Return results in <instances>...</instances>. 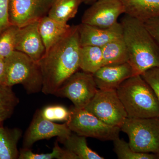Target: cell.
<instances>
[{
  "mask_svg": "<svg viewBox=\"0 0 159 159\" xmlns=\"http://www.w3.org/2000/svg\"><path fill=\"white\" fill-rule=\"evenodd\" d=\"M78 26H72L64 37L46 51L38 61L43 78L41 92L54 95L80 69V49Z\"/></svg>",
  "mask_w": 159,
  "mask_h": 159,
  "instance_id": "6da1fadb",
  "label": "cell"
},
{
  "mask_svg": "<svg viewBox=\"0 0 159 159\" xmlns=\"http://www.w3.org/2000/svg\"><path fill=\"white\" fill-rule=\"evenodd\" d=\"M120 23L134 76L141 75L149 69L159 66V44L144 22L125 14Z\"/></svg>",
  "mask_w": 159,
  "mask_h": 159,
  "instance_id": "7a4b0ae2",
  "label": "cell"
},
{
  "mask_svg": "<svg viewBox=\"0 0 159 159\" xmlns=\"http://www.w3.org/2000/svg\"><path fill=\"white\" fill-rule=\"evenodd\" d=\"M116 91L127 118H159L158 100L142 75H134L126 79Z\"/></svg>",
  "mask_w": 159,
  "mask_h": 159,
  "instance_id": "3957f363",
  "label": "cell"
},
{
  "mask_svg": "<svg viewBox=\"0 0 159 159\" xmlns=\"http://www.w3.org/2000/svg\"><path fill=\"white\" fill-rule=\"evenodd\" d=\"M5 60V85L12 87L22 84L28 94L37 93L41 91L43 78L38 62L17 51H15Z\"/></svg>",
  "mask_w": 159,
  "mask_h": 159,
  "instance_id": "277c9868",
  "label": "cell"
},
{
  "mask_svg": "<svg viewBox=\"0 0 159 159\" xmlns=\"http://www.w3.org/2000/svg\"><path fill=\"white\" fill-rule=\"evenodd\" d=\"M120 129L128 135L133 150L159 154V118H127Z\"/></svg>",
  "mask_w": 159,
  "mask_h": 159,
  "instance_id": "5b68a950",
  "label": "cell"
},
{
  "mask_svg": "<svg viewBox=\"0 0 159 159\" xmlns=\"http://www.w3.org/2000/svg\"><path fill=\"white\" fill-rule=\"evenodd\" d=\"M66 122L71 131L80 136L94 138L101 141H113L119 137L120 127L108 125L85 108L74 107Z\"/></svg>",
  "mask_w": 159,
  "mask_h": 159,
  "instance_id": "8992f818",
  "label": "cell"
},
{
  "mask_svg": "<svg viewBox=\"0 0 159 159\" xmlns=\"http://www.w3.org/2000/svg\"><path fill=\"white\" fill-rule=\"evenodd\" d=\"M85 109L107 124L120 128L127 118L126 111L115 89H98Z\"/></svg>",
  "mask_w": 159,
  "mask_h": 159,
  "instance_id": "52a82bcc",
  "label": "cell"
},
{
  "mask_svg": "<svg viewBox=\"0 0 159 159\" xmlns=\"http://www.w3.org/2000/svg\"><path fill=\"white\" fill-rule=\"evenodd\" d=\"M98 89L93 74L77 71L62 84L54 95L70 99L75 108H85Z\"/></svg>",
  "mask_w": 159,
  "mask_h": 159,
  "instance_id": "ba28073f",
  "label": "cell"
},
{
  "mask_svg": "<svg viewBox=\"0 0 159 159\" xmlns=\"http://www.w3.org/2000/svg\"><path fill=\"white\" fill-rule=\"evenodd\" d=\"M54 0H9V20L12 25L24 27L48 15Z\"/></svg>",
  "mask_w": 159,
  "mask_h": 159,
  "instance_id": "9c48e42d",
  "label": "cell"
},
{
  "mask_svg": "<svg viewBox=\"0 0 159 159\" xmlns=\"http://www.w3.org/2000/svg\"><path fill=\"white\" fill-rule=\"evenodd\" d=\"M125 14L120 0H98L84 11L81 23L107 29L118 23L120 15Z\"/></svg>",
  "mask_w": 159,
  "mask_h": 159,
  "instance_id": "30bf717a",
  "label": "cell"
},
{
  "mask_svg": "<svg viewBox=\"0 0 159 159\" xmlns=\"http://www.w3.org/2000/svg\"><path fill=\"white\" fill-rule=\"evenodd\" d=\"M72 133L66 122L57 124L45 119L41 115L39 110H38L24 135L23 148L31 149L38 141L55 137L66 138Z\"/></svg>",
  "mask_w": 159,
  "mask_h": 159,
  "instance_id": "8fae6325",
  "label": "cell"
},
{
  "mask_svg": "<svg viewBox=\"0 0 159 159\" xmlns=\"http://www.w3.org/2000/svg\"><path fill=\"white\" fill-rule=\"evenodd\" d=\"M39 20L18 28L15 50L22 52L38 62L44 55L46 48L39 29Z\"/></svg>",
  "mask_w": 159,
  "mask_h": 159,
  "instance_id": "7c38bea8",
  "label": "cell"
},
{
  "mask_svg": "<svg viewBox=\"0 0 159 159\" xmlns=\"http://www.w3.org/2000/svg\"><path fill=\"white\" fill-rule=\"evenodd\" d=\"M78 26L80 46L102 48L108 43L122 37V28L120 22L107 29H102L80 23Z\"/></svg>",
  "mask_w": 159,
  "mask_h": 159,
  "instance_id": "4fadbf2b",
  "label": "cell"
},
{
  "mask_svg": "<svg viewBox=\"0 0 159 159\" xmlns=\"http://www.w3.org/2000/svg\"><path fill=\"white\" fill-rule=\"evenodd\" d=\"M93 75L99 89H116L122 83L134 76V74L131 66L128 62H126L103 66Z\"/></svg>",
  "mask_w": 159,
  "mask_h": 159,
  "instance_id": "5bb4252c",
  "label": "cell"
},
{
  "mask_svg": "<svg viewBox=\"0 0 159 159\" xmlns=\"http://www.w3.org/2000/svg\"><path fill=\"white\" fill-rule=\"evenodd\" d=\"M72 26L60 22L48 15L39 20V29L46 51L68 33Z\"/></svg>",
  "mask_w": 159,
  "mask_h": 159,
  "instance_id": "9a60e30c",
  "label": "cell"
},
{
  "mask_svg": "<svg viewBox=\"0 0 159 159\" xmlns=\"http://www.w3.org/2000/svg\"><path fill=\"white\" fill-rule=\"evenodd\" d=\"M125 14L144 22L159 16V0H120Z\"/></svg>",
  "mask_w": 159,
  "mask_h": 159,
  "instance_id": "2e32d148",
  "label": "cell"
},
{
  "mask_svg": "<svg viewBox=\"0 0 159 159\" xmlns=\"http://www.w3.org/2000/svg\"><path fill=\"white\" fill-rule=\"evenodd\" d=\"M22 136L20 129L0 125V159H18L17 145Z\"/></svg>",
  "mask_w": 159,
  "mask_h": 159,
  "instance_id": "e0dca14e",
  "label": "cell"
},
{
  "mask_svg": "<svg viewBox=\"0 0 159 159\" xmlns=\"http://www.w3.org/2000/svg\"><path fill=\"white\" fill-rule=\"evenodd\" d=\"M57 141L64 145L66 148L75 154L79 159H104L89 147L86 137L72 133L66 138H57Z\"/></svg>",
  "mask_w": 159,
  "mask_h": 159,
  "instance_id": "ac0fdd59",
  "label": "cell"
},
{
  "mask_svg": "<svg viewBox=\"0 0 159 159\" xmlns=\"http://www.w3.org/2000/svg\"><path fill=\"white\" fill-rule=\"evenodd\" d=\"M82 0H54L48 16L60 22L67 23L75 17Z\"/></svg>",
  "mask_w": 159,
  "mask_h": 159,
  "instance_id": "d6986e66",
  "label": "cell"
},
{
  "mask_svg": "<svg viewBox=\"0 0 159 159\" xmlns=\"http://www.w3.org/2000/svg\"><path fill=\"white\" fill-rule=\"evenodd\" d=\"M103 66L128 62V54L122 37L106 44L102 48Z\"/></svg>",
  "mask_w": 159,
  "mask_h": 159,
  "instance_id": "ffe728a7",
  "label": "cell"
},
{
  "mask_svg": "<svg viewBox=\"0 0 159 159\" xmlns=\"http://www.w3.org/2000/svg\"><path fill=\"white\" fill-rule=\"evenodd\" d=\"M103 66L102 48L86 46L80 47V69L93 74Z\"/></svg>",
  "mask_w": 159,
  "mask_h": 159,
  "instance_id": "44dd1931",
  "label": "cell"
},
{
  "mask_svg": "<svg viewBox=\"0 0 159 159\" xmlns=\"http://www.w3.org/2000/svg\"><path fill=\"white\" fill-rule=\"evenodd\" d=\"M19 102L12 87L0 85V125L11 116Z\"/></svg>",
  "mask_w": 159,
  "mask_h": 159,
  "instance_id": "7402d4cb",
  "label": "cell"
},
{
  "mask_svg": "<svg viewBox=\"0 0 159 159\" xmlns=\"http://www.w3.org/2000/svg\"><path fill=\"white\" fill-rule=\"evenodd\" d=\"M79 159L75 154L66 148L63 149L60 147L57 141L54 144L51 152L35 153L31 149L22 148L20 151L18 159Z\"/></svg>",
  "mask_w": 159,
  "mask_h": 159,
  "instance_id": "603a6c76",
  "label": "cell"
},
{
  "mask_svg": "<svg viewBox=\"0 0 159 159\" xmlns=\"http://www.w3.org/2000/svg\"><path fill=\"white\" fill-rule=\"evenodd\" d=\"M114 142V150L119 159H157L159 154L145 153L135 151L132 149L129 143L119 137L115 139Z\"/></svg>",
  "mask_w": 159,
  "mask_h": 159,
  "instance_id": "cb8c5ba5",
  "label": "cell"
},
{
  "mask_svg": "<svg viewBox=\"0 0 159 159\" xmlns=\"http://www.w3.org/2000/svg\"><path fill=\"white\" fill-rule=\"evenodd\" d=\"M18 29L16 26L11 25L0 34V58L5 59L16 51Z\"/></svg>",
  "mask_w": 159,
  "mask_h": 159,
  "instance_id": "d4e9b609",
  "label": "cell"
},
{
  "mask_svg": "<svg viewBox=\"0 0 159 159\" xmlns=\"http://www.w3.org/2000/svg\"><path fill=\"white\" fill-rule=\"evenodd\" d=\"M39 111L43 118L53 122H66L70 114V110L64 106L57 104L47 106Z\"/></svg>",
  "mask_w": 159,
  "mask_h": 159,
  "instance_id": "484cf974",
  "label": "cell"
},
{
  "mask_svg": "<svg viewBox=\"0 0 159 159\" xmlns=\"http://www.w3.org/2000/svg\"><path fill=\"white\" fill-rule=\"evenodd\" d=\"M141 75L152 89L159 102V66L149 69Z\"/></svg>",
  "mask_w": 159,
  "mask_h": 159,
  "instance_id": "4316f807",
  "label": "cell"
},
{
  "mask_svg": "<svg viewBox=\"0 0 159 159\" xmlns=\"http://www.w3.org/2000/svg\"><path fill=\"white\" fill-rule=\"evenodd\" d=\"M9 0H0V34L11 25L9 20Z\"/></svg>",
  "mask_w": 159,
  "mask_h": 159,
  "instance_id": "83f0119b",
  "label": "cell"
},
{
  "mask_svg": "<svg viewBox=\"0 0 159 159\" xmlns=\"http://www.w3.org/2000/svg\"><path fill=\"white\" fill-rule=\"evenodd\" d=\"M146 29L159 45V16L143 22Z\"/></svg>",
  "mask_w": 159,
  "mask_h": 159,
  "instance_id": "f1b7e54d",
  "label": "cell"
},
{
  "mask_svg": "<svg viewBox=\"0 0 159 159\" xmlns=\"http://www.w3.org/2000/svg\"><path fill=\"white\" fill-rule=\"evenodd\" d=\"M6 81V67L5 60L0 58V85H5Z\"/></svg>",
  "mask_w": 159,
  "mask_h": 159,
  "instance_id": "f546056e",
  "label": "cell"
},
{
  "mask_svg": "<svg viewBox=\"0 0 159 159\" xmlns=\"http://www.w3.org/2000/svg\"><path fill=\"white\" fill-rule=\"evenodd\" d=\"M83 2L85 3L86 4H91L96 2V1H98V0H82Z\"/></svg>",
  "mask_w": 159,
  "mask_h": 159,
  "instance_id": "4dcf8cb0",
  "label": "cell"
}]
</instances>
